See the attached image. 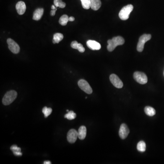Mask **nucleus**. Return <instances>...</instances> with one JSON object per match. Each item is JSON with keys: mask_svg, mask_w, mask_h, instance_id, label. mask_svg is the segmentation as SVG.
Instances as JSON below:
<instances>
[{"mask_svg": "<svg viewBox=\"0 0 164 164\" xmlns=\"http://www.w3.org/2000/svg\"><path fill=\"white\" fill-rule=\"evenodd\" d=\"M78 85L82 90H83L87 94H91L92 93V89L86 80H80L78 81Z\"/></svg>", "mask_w": 164, "mask_h": 164, "instance_id": "423d86ee", "label": "nucleus"}, {"mask_svg": "<svg viewBox=\"0 0 164 164\" xmlns=\"http://www.w3.org/2000/svg\"><path fill=\"white\" fill-rule=\"evenodd\" d=\"M44 164H51V162L49 161H45L44 162Z\"/></svg>", "mask_w": 164, "mask_h": 164, "instance_id": "c85d7f7f", "label": "nucleus"}, {"mask_svg": "<svg viewBox=\"0 0 164 164\" xmlns=\"http://www.w3.org/2000/svg\"><path fill=\"white\" fill-rule=\"evenodd\" d=\"M137 149L140 152H145L146 150L145 143L143 141H141L138 143Z\"/></svg>", "mask_w": 164, "mask_h": 164, "instance_id": "aec40b11", "label": "nucleus"}, {"mask_svg": "<svg viewBox=\"0 0 164 164\" xmlns=\"http://www.w3.org/2000/svg\"><path fill=\"white\" fill-rule=\"evenodd\" d=\"M75 20V18H74V17H73V16H71V17H70L69 18V21H70V22H73V21H74Z\"/></svg>", "mask_w": 164, "mask_h": 164, "instance_id": "cd10ccee", "label": "nucleus"}, {"mask_svg": "<svg viewBox=\"0 0 164 164\" xmlns=\"http://www.w3.org/2000/svg\"><path fill=\"white\" fill-rule=\"evenodd\" d=\"M54 5L56 8L59 7L61 8H64L66 7V3L62 0H54Z\"/></svg>", "mask_w": 164, "mask_h": 164, "instance_id": "412c9836", "label": "nucleus"}, {"mask_svg": "<svg viewBox=\"0 0 164 164\" xmlns=\"http://www.w3.org/2000/svg\"><path fill=\"white\" fill-rule=\"evenodd\" d=\"M130 133V130L127 126L125 124H122L120 127L119 130V135L122 139L126 138Z\"/></svg>", "mask_w": 164, "mask_h": 164, "instance_id": "9d476101", "label": "nucleus"}, {"mask_svg": "<svg viewBox=\"0 0 164 164\" xmlns=\"http://www.w3.org/2000/svg\"><path fill=\"white\" fill-rule=\"evenodd\" d=\"M43 113L44 114L45 118H47L49 115H51L52 112V109L50 108H47V107H44L43 109Z\"/></svg>", "mask_w": 164, "mask_h": 164, "instance_id": "5701e85b", "label": "nucleus"}, {"mask_svg": "<svg viewBox=\"0 0 164 164\" xmlns=\"http://www.w3.org/2000/svg\"><path fill=\"white\" fill-rule=\"evenodd\" d=\"M67 112H69V110H68V109H67Z\"/></svg>", "mask_w": 164, "mask_h": 164, "instance_id": "7c9ffc66", "label": "nucleus"}, {"mask_svg": "<svg viewBox=\"0 0 164 164\" xmlns=\"http://www.w3.org/2000/svg\"><path fill=\"white\" fill-rule=\"evenodd\" d=\"M78 137V133L74 129H71L68 132L67 134V139L68 141L73 144L76 141L77 138Z\"/></svg>", "mask_w": 164, "mask_h": 164, "instance_id": "1a4fd4ad", "label": "nucleus"}, {"mask_svg": "<svg viewBox=\"0 0 164 164\" xmlns=\"http://www.w3.org/2000/svg\"><path fill=\"white\" fill-rule=\"evenodd\" d=\"M69 21V17L68 15H63L59 19V23L62 26H65Z\"/></svg>", "mask_w": 164, "mask_h": 164, "instance_id": "6ab92c4d", "label": "nucleus"}, {"mask_svg": "<svg viewBox=\"0 0 164 164\" xmlns=\"http://www.w3.org/2000/svg\"><path fill=\"white\" fill-rule=\"evenodd\" d=\"M44 10L43 8H38L33 13V19L34 20L38 21L41 19L43 15Z\"/></svg>", "mask_w": 164, "mask_h": 164, "instance_id": "4468645a", "label": "nucleus"}, {"mask_svg": "<svg viewBox=\"0 0 164 164\" xmlns=\"http://www.w3.org/2000/svg\"><path fill=\"white\" fill-rule=\"evenodd\" d=\"M7 43L8 45V48L14 54L19 53L20 50V48L19 45L12 39L8 38L7 40Z\"/></svg>", "mask_w": 164, "mask_h": 164, "instance_id": "0eeeda50", "label": "nucleus"}, {"mask_svg": "<svg viewBox=\"0 0 164 164\" xmlns=\"http://www.w3.org/2000/svg\"><path fill=\"white\" fill-rule=\"evenodd\" d=\"M82 7L85 9H89L90 8V0H80Z\"/></svg>", "mask_w": 164, "mask_h": 164, "instance_id": "b1692460", "label": "nucleus"}, {"mask_svg": "<svg viewBox=\"0 0 164 164\" xmlns=\"http://www.w3.org/2000/svg\"><path fill=\"white\" fill-rule=\"evenodd\" d=\"M17 93L15 90L8 91L2 99V103L5 105H8L12 104L16 99Z\"/></svg>", "mask_w": 164, "mask_h": 164, "instance_id": "f03ea898", "label": "nucleus"}, {"mask_svg": "<svg viewBox=\"0 0 164 164\" xmlns=\"http://www.w3.org/2000/svg\"><path fill=\"white\" fill-rule=\"evenodd\" d=\"M11 150H12L13 152H16V151H21V149L20 147H17L16 145H12L11 147Z\"/></svg>", "mask_w": 164, "mask_h": 164, "instance_id": "393cba45", "label": "nucleus"}, {"mask_svg": "<svg viewBox=\"0 0 164 164\" xmlns=\"http://www.w3.org/2000/svg\"><path fill=\"white\" fill-rule=\"evenodd\" d=\"M71 47L72 48L75 49H77L80 53H84L85 51L84 47H83L81 43H79L77 41H74L72 42Z\"/></svg>", "mask_w": 164, "mask_h": 164, "instance_id": "2eb2a0df", "label": "nucleus"}, {"mask_svg": "<svg viewBox=\"0 0 164 164\" xmlns=\"http://www.w3.org/2000/svg\"><path fill=\"white\" fill-rule=\"evenodd\" d=\"M51 8L52 10H55V9H57L56 8V6H55L54 5H51Z\"/></svg>", "mask_w": 164, "mask_h": 164, "instance_id": "c756f323", "label": "nucleus"}, {"mask_svg": "<svg viewBox=\"0 0 164 164\" xmlns=\"http://www.w3.org/2000/svg\"><path fill=\"white\" fill-rule=\"evenodd\" d=\"M87 45L89 48L92 50H99L101 47L100 44L94 40H88L87 42Z\"/></svg>", "mask_w": 164, "mask_h": 164, "instance_id": "9b49d317", "label": "nucleus"}, {"mask_svg": "<svg viewBox=\"0 0 164 164\" xmlns=\"http://www.w3.org/2000/svg\"><path fill=\"white\" fill-rule=\"evenodd\" d=\"M14 155L16 156H22V153L21 152V151H16V152H13Z\"/></svg>", "mask_w": 164, "mask_h": 164, "instance_id": "a878e982", "label": "nucleus"}, {"mask_svg": "<svg viewBox=\"0 0 164 164\" xmlns=\"http://www.w3.org/2000/svg\"><path fill=\"white\" fill-rule=\"evenodd\" d=\"M78 137L81 140H83L86 137L87 134V129L84 126H81L78 129Z\"/></svg>", "mask_w": 164, "mask_h": 164, "instance_id": "dca6fc26", "label": "nucleus"}, {"mask_svg": "<svg viewBox=\"0 0 164 164\" xmlns=\"http://www.w3.org/2000/svg\"><path fill=\"white\" fill-rule=\"evenodd\" d=\"M145 113L147 115L150 116H153L156 115V110L150 106H146L144 109Z\"/></svg>", "mask_w": 164, "mask_h": 164, "instance_id": "f3484780", "label": "nucleus"}, {"mask_svg": "<svg viewBox=\"0 0 164 164\" xmlns=\"http://www.w3.org/2000/svg\"><path fill=\"white\" fill-rule=\"evenodd\" d=\"M57 9H55V10H52L51 11L50 14L51 16H54L56 13V11H57Z\"/></svg>", "mask_w": 164, "mask_h": 164, "instance_id": "bb28decb", "label": "nucleus"}, {"mask_svg": "<svg viewBox=\"0 0 164 164\" xmlns=\"http://www.w3.org/2000/svg\"><path fill=\"white\" fill-rule=\"evenodd\" d=\"M17 13L19 15H22L25 13L26 10V5L25 2L23 1H18L16 5Z\"/></svg>", "mask_w": 164, "mask_h": 164, "instance_id": "f8f14e48", "label": "nucleus"}, {"mask_svg": "<svg viewBox=\"0 0 164 164\" xmlns=\"http://www.w3.org/2000/svg\"><path fill=\"white\" fill-rule=\"evenodd\" d=\"M90 8L94 11L99 10L101 6L100 0H90Z\"/></svg>", "mask_w": 164, "mask_h": 164, "instance_id": "ddd939ff", "label": "nucleus"}, {"mask_svg": "<svg viewBox=\"0 0 164 164\" xmlns=\"http://www.w3.org/2000/svg\"><path fill=\"white\" fill-rule=\"evenodd\" d=\"M134 7L132 5L129 4L123 7L120 10L119 16L122 20H126L129 18V16L133 11Z\"/></svg>", "mask_w": 164, "mask_h": 164, "instance_id": "7ed1b4c3", "label": "nucleus"}, {"mask_svg": "<svg viewBox=\"0 0 164 164\" xmlns=\"http://www.w3.org/2000/svg\"><path fill=\"white\" fill-rule=\"evenodd\" d=\"M65 117L69 120H72L74 119L76 117V114L73 111H70L65 115Z\"/></svg>", "mask_w": 164, "mask_h": 164, "instance_id": "4be33fe9", "label": "nucleus"}, {"mask_svg": "<svg viewBox=\"0 0 164 164\" xmlns=\"http://www.w3.org/2000/svg\"><path fill=\"white\" fill-rule=\"evenodd\" d=\"M134 78L137 82L141 84H145L148 81L147 76L142 72H135L134 73Z\"/></svg>", "mask_w": 164, "mask_h": 164, "instance_id": "39448f33", "label": "nucleus"}, {"mask_svg": "<svg viewBox=\"0 0 164 164\" xmlns=\"http://www.w3.org/2000/svg\"><path fill=\"white\" fill-rule=\"evenodd\" d=\"M109 79H110L111 83L113 84V85L115 87L118 88V89H121L123 86V83L122 81L116 74H112L109 77Z\"/></svg>", "mask_w": 164, "mask_h": 164, "instance_id": "6e6552de", "label": "nucleus"}, {"mask_svg": "<svg viewBox=\"0 0 164 164\" xmlns=\"http://www.w3.org/2000/svg\"><path fill=\"white\" fill-rule=\"evenodd\" d=\"M108 45L107 46V49L109 51H113L116 47L119 45H122L124 43V40L123 38L121 36H117L114 37L112 39H109L108 41Z\"/></svg>", "mask_w": 164, "mask_h": 164, "instance_id": "f257e3e1", "label": "nucleus"}, {"mask_svg": "<svg viewBox=\"0 0 164 164\" xmlns=\"http://www.w3.org/2000/svg\"><path fill=\"white\" fill-rule=\"evenodd\" d=\"M151 38V35L150 34L143 35L139 38L137 46V50L139 52H142L144 49V45L146 42L149 41Z\"/></svg>", "mask_w": 164, "mask_h": 164, "instance_id": "20e7f679", "label": "nucleus"}, {"mask_svg": "<svg viewBox=\"0 0 164 164\" xmlns=\"http://www.w3.org/2000/svg\"><path fill=\"white\" fill-rule=\"evenodd\" d=\"M63 35L60 33H56L54 35V38H53V43H58L60 41L63 39Z\"/></svg>", "mask_w": 164, "mask_h": 164, "instance_id": "a211bd4d", "label": "nucleus"}]
</instances>
